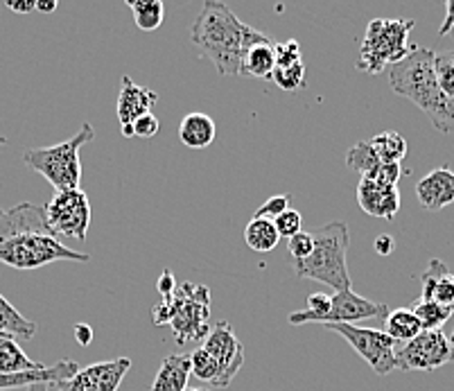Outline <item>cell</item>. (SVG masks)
<instances>
[{
    "instance_id": "cell-1",
    "label": "cell",
    "mask_w": 454,
    "mask_h": 391,
    "mask_svg": "<svg viewBox=\"0 0 454 391\" xmlns=\"http://www.w3.org/2000/svg\"><path fill=\"white\" fill-rule=\"evenodd\" d=\"M89 254L73 251L55 238L45 222L43 206L23 204L0 208V262L12 270L30 271L57 261L89 262Z\"/></svg>"
},
{
    "instance_id": "cell-2",
    "label": "cell",
    "mask_w": 454,
    "mask_h": 391,
    "mask_svg": "<svg viewBox=\"0 0 454 391\" xmlns=\"http://www.w3.org/2000/svg\"><path fill=\"white\" fill-rule=\"evenodd\" d=\"M190 39L200 55L208 59L220 75L233 77L240 75L242 59L249 48L270 41V36L242 23L238 14L224 3L206 0L190 27Z\"/></svg>"
},
{
    "instance_id": "cell-3",
    "label": "cell",
    "mask_w": 454,
    "mask_h": 391,
    "mask_svg": "<svg viewBox=\"0 0 454 391\" xmlns=\"http://www.w3.org/2000/svg\"><path fill=\"white\" fill-rule=\"evenodd\" d=\"M434 51L411 45L410 55L389 68L395 96L414 102L441 134H454V102L441 90L434 71Z\"/></svg>"
},
{
    "instance_id": "cell-4",
    "label": "cell",
    "mask_w": 454,
    "mask_h": 391,
    "mask_svg": "<svg viewBox=\"0 0 454 391\" xmlns=\"http://www.w3.org/2000/svg\"><path fill=\"white\" fill-rule=\"evenodd\" d=\"M315 236V249L303 261H294V271L299 278L319 281L333 287L334 292L350 290V274L346 254H348V226L344 222L321 226Z\"/></svg>"
},
{
    "instance_id": "cell-5",
    "label": "cell",
    "mask_w": 454,
    "mask_h": 391,
    "mask_svg": "<svg viewBox=\"0 0 454 391\" xmlns=\"http://www.w3.org/2000/svg\"><path fill=\"white\" fill-rule=\"evenodd\" d=\"M95 138V129L90 122H84L82 129L73 138L64 143H57L52 147H39V150H27L23 160L32 170L51 181L57 192L77 191L82 181V159L80 150L89 145Z\"/></svg>"
},
{
    "instance_id": "cell-6",
    "label": "cell",
    "mask_w": 454,
    "mask_h": 391,
    "mask_svg": "<svg viewBox=\"0 0 454 391\" xmlns=\"http://www.w3.org/2000/svg\"><path fill=\"white\" fill-rule=\"evenodd\" d=\"M416 23L407 19H373L366 27V35L360 45V61L357 68L378 75L385 68L403 61L410 55V32Z\"/></svg>"
},
{
    "instance_id": "cell-7",
    "label": "cell",
    "mask_w": 454,
    "mask_h": 391,
    "mask_svg": "<svg viewBox=\"0 0 454 391\" xmlns=\"http://www.w3.org/2000/svg\"><path fill=\"white\" fill-rule=\"evenodd\" d=\"M170 324L175 331L176 344L188 347L197 344L208 337V315H210V290L206 285H195V283H184L176 287L170 299Z\"/></svg>"
},
{
    "instance_id": "cell-8",
    "label": "cell",
    "mask_w": 454,
    "mask_h": 391,
    "mask_svg": "<svg viewBox=\"0 0 454 391\" xmlns=\"http://www.w3.org/2000/svg\"><path fill=\"white\" fill-rule=\"evenodd\" d=\"M43 211L45 222L57 240L61 242V238L77 242L86 240L90 226V204L82 188L55 192V197L43 206Z\"/></svg>"
},
{
    "instance_id": "cell-9",
    "label": "cell",
    "mask_w": 454,
    "mask_h": 391,
    "mask_svg": "<svg viewBox=\"0 0 454 391\" xmlns=\"http://www.w3.org/2000/svg\"><path fill=\"white\" fill-rule=\"evenodd\" d=\"M325 331L337 332L350 344L355 353H360L362 360L373 369L378 376H389L395 369V341L385 331L364 326H350V324H325Z\"/></svg>"
},
{
    "instance_id": "cell-10",
    "label": "cell",
    "mask_w": 454,
    "mask_h": 391,
    "mask_svg": "<svg viewBox=\"0 0 454 391\" xmlns=\"http://www.w3.org/2000/svg\"><path fill=\"white\" fill-rule=\"evenodd\" d=\"M454 362V348L443 331H423L395 351V369L403 371H434Z\"/></svg>"
},
{
    "instance_id": "cell-11",
    "label": "cell",
    "mask_w": 454,
    "mask_h": 391,
    "mask_svg": "<svg viewBox=\"0 0 454 391\" xmlns=\"http://www.w3.org/2000/svg\"><path fill=\"white\" fill-rule=\"evenodd\" d=\"M131 369L129 357H115V360L95 362L84 366L70 380L51 385L52 391H118L125 376Z\"/></svg>"
},
{
    "instance_id": "cell-12",
    "label": "cell",
    "mask_w": 454,
    "mask_h": 391,
    "mask_svg": "<svg viewBox=\"0 0 454 391\" xmlns=\"http://www.w3.org/2000/svg\"><path fill=\"white\" fill-rule=\"evenodd\" d=\"M204 348L208 356H213L217 360V364L222 366L224 378L229 382H233V378L238 376V371L245 364V347L240 344V340L235 337V331L231 324L226 321H217L213 326V331L208 332V337L204 340Z\"/></svg>"
},
{
    "instance_id": "cell-13",
    "label": "cell",
    "mask_w": 454,
    "mask_h": 391,
    "mask_svg": "<svg viewBox=\"0 0 454 391\" xmlns=\"http://www.w3.org/2000/svg\"><path fill=\"white\" fill-rule=\"evenodd\" d=\"M389 315V306L387 303H375L360 296L357 292L341 290L333 294V306L330 312L325 315V319L321 324H350L353 326L355 321L362 319H385Z\"/></svg>"
},
{
    "instance_id": "cell-14",
    "label": "cell",
    "mask_w": 454,
    "mask_h": 391,
    "mask_svg": "<svg viewBox=\"0 0 454 391\" xmlns=\"http://www.w3.org/2000/svg\"><path fill=\"white\" fill-rule=\"evenodd\" d=\"M357 204L369 215L394 220L395 213L400 211V191L398 186H387V184L362 176L357 184Z\"/></svg>"
},
{
    "instance_id": "cell-15",
    "label": "cell",
    "mask_w": 454,
    "mask_h": 391,
    "mask_svg": "<svg viewBox=\"0 0 454 391\" xmlns=\"http://www.w3.org/2000/svg\"><path fill=\"white\" fill-rule=\"evenodd\" d=\"M159 102V96L154 90L147 89V86H138L131 77H122V89L121 96H118V121H121V127H131L138 118L152 113V109Z\"/></svg>"
},
{
    "instance_id": "cell-16",
    "label": "cell",
    "mask_w": 454,
    "mask_h": 391,
    "mask_svg": "<svg viewBox=\"0 0 454 391\" xmlns=\"http://www.w3.org/2000/svg\"><path fill=\"white\" fill-rule=\"evenodd\" d=\"M80 371L75 360L55 362L52 366H43V369H36V371H20V373H0V389H26L32 385H55V382L70 380Z\"/></svg>"
},
{
    "instance_id": "cell-17",
    "label": "cell",
    "mask_w": 454,
    "mask_h": 391,
    "mask_svg": "<svg viewBox=\"0 0 454 391\" xmlns=\"http://www.w3.org/2000/svg\"><path fill=\"white\" fill-rule=\"evenodd\" d=\"M416 197L427 211H441L454 201V172L436 168L416 184Z\"/></svg>"
},
{
    "instance_id": "cell-18",
    "label": "cell",
    "mask_w": 454,
    "mask_h": 391,
    "mask_svg": "<svg viewBox=\"0 0 454 391\" xmlns=\"http://www.w3.org/2000/svg\"><path fill=\"white\" fill-rule=\"evenodd\" d=\"M420 299L454 310V274L443 261H429L425 271L420 274Z\"/></svg>"
},
{
    "instance_id": "cell-19",
    "label": "cell",
    "mask_w": 454,
    "mask_h": 391,
    "mask_svg": "<svg viewBox=\"0 0 454 391\" xmlns=\"http://www.w3.org/2000/svg\"><path fill=\"white\" fill-rule=\"evenodd\" d=\"M190 373H192L190 356H168L160 362L150 391H185Z\"/></svg>"
},
{
    "instance_id": "cell-20",
    "label": "cell",
    "mask_w": 454,
    "mask_h": 391,
    "mask_svg": "<svg viewBox=\"0 0 454 391\" xmlns=\"http://www.w3.org/2000/svg\"><path fill=\"white\" fill-rule=\"evenodd\" d=\"M217 127L206 113H188L179 125V138L190 150H204L215 141Z\"/></svg>"
},
{
    "instance_id": "cell-21",
    "label": "cell",
    "mask_w": 454,
    "mask_h": 391,
    "mask_svg": "<svg viewBox=\"0 0 454 391\" xmlns=\"http://www.w3.org/2000/svg\"><path fill=\"white\" fill-rule=\"evenodd\" d=\"M274 41H262L249 48V52L242 59L240 75L258 77V80H271L276 71V51Z\"/></svg>"
},
{
    "instance_id": "cell-22",
    "label": "cell",
    "mask_w": 454,
    "mask_h": 391,
    "mask_svg": "<svg viewBox=\"0 0 454 391\" xmlns=\"http://www.w3.org/2000/svg\"><path fill=\"white\" fill-rule=\"evenodd\" d=\"M36 335V321L26 319L5 296L0 294V337L32 340Z\"/></svg>"
},
{
    "instance_id": "cell-23",
    "label": "cell",
    "mask_w": 454,
    "mask_h": 391,
    "mask_svg": "<svg viewBox=\"0 0 454 391\" xmlns=\"http://www.w3.org/2000/svg\"><path fill=\"white\" fill-rule=\"evenodd\" d=\"M382 331L395 341V344H407L414 337H419L423 332L419 319L414 317V312L410 308H398V310H389V315L385 317V328Z\"/></svg>"
},
{
    "instance_id": "cell-24",
    "label": "cell",
    "mask_w": 454,
    "mask_h": 391,
    "mask_svg": "<svg viewBox=\"0 0 454 391\" xmlns=\"http://www.w3.org/2000/svg\"><path fill=\"white\" fill-rule=\"evenodd\" d=\"M43 366L45 364H41V362L30 360L14 337H0V373L36 371Z\"/></svg>"
},
{
    "instance_id": "cell-25",
    "label": "cell",
    "mask_w": 454,
    "mask_h": 391,
    "mask_svg": "<svg viewBox=\"0 0 454 391\" xmlns=\"http://www.w3.org/2000/svg\"><path fill=\"white\" fill-rule=\"evenodd\" d=\"M245 242L258 254H270L278 246L280 236L276 231V226L271 220L265 217H251L249 224L245 226Z\"/></svg>"
},
{
    "instance_id": "cell-26",
    "label": "cell",
    "mask_w": 454,
    "mask_h": 391,
    "mask_svg": "<svg viewBox=\"0 0 454 391\" xmlns=\"http://www.w3.org/2000/svg\"><path fill=\"white\" fill-rule=\"evenodd\" d=\"M190 362H192V373H195L197 380L206 382V385L210 387H217V389H226V387L231 385L224 378V371H222V366L217 364V360H215L213 356H208L201 347L197 348V351H192Z\"/></svg>"
},
{
    "instance_id": "cell-27",
    "label": "cell",
    "mask_w": 454,
    "mask_h": 391,
    "mask_svg": "<svg viewBox=\"0 0 454 391\" xmlns=\"http://www.w3.org/2000/svg\"><path fill=\"white\" fill-rule=\"evenodd\" d=\"M369 145L382 163H400L407 156V141L398 131H382L371 138Z\"/></svg>"
},
{
    "instance_id": "cell-28",
    "label": "cell",
    "mask_w": 454,
    "mask_h": 391,
    "mask_svg": "<svg viewBox=\"0 0 454 391\" xmlns=\"http://www.w3.org/2000/svg\"><path fill=\"white\" fill-rule=\"evenodd\" d=\"M127 5L134 12V23L138 30L154 32L163 26L165 5L160 0H129Z\"/></svg>"
},
{
    "instance_id": "cell-29",
    "label": "cell",
    "mask_w": 454,
    "mask_h": 391,
    "mask_svg": "<svg viewBox=\"0 0 454 391\" xmlns=\"http://www.w3.org/2000/svg\"><path fill=\"white\" fill-rule=\"evenodd\" d=\"M410 310L414 312V317L419 319L423 331H441V326H443L445 321L454 315V310H450V308L439 306V303L425 301V299H419Z\"/></svg>"
},
{
    "instance_id": "cell-30",
    "label": "cell",
    "mask_w": 454,
    "mask_h": 391,
    "mask_svg": "<svg viewBox=\"0 0 454 391\" xmlns=\"http://www.w3.org/2000/svg\"><path fill=\"white\" fill-rule=\"evenodd\" d=\"M346 163H348L350 170H357L362 176H373L378 172V168L382 166V160L375 156V152L371 150L369 141H362L357 145H353L346 154Z\"/></svg>"
},
{
    "instance_id": "cell-31",
    "label": "cell",
    "mask_w": 454,
    "mask_h": 391,
    "mask_svg": "<svg viewBox=\"0 0 454 391\" xmlns=\"http://www.w3.org/2000/svg\"><path fill=\"white\" fill-rule=\"evenodd\" d=\"M271 82H274L278 89L290 90V93L305 89V64L299 61V64L287 66V68H276L274 75H271Z\"/></svg>"
},
{
    "instance_id": "cell-32",
    "label": "cell",
    "mask_w": 454,
    "mask_h": 391,
    "mask_svg": "<svg viewBox=\"0 0 454 391\" xmlns=\"http://www.w3.org/2000/svg\"><path fill=\"white\" fill-rule=\"evenodd\" d=\"M434 71L439 80L441 90L454 102V51L436 52L434 55Z\"/></svg>"
},
{
    "instance_id": "cell-33",
    "label": "cell",
    "mask_w": 454,
    "mask_h": 391,
    "mask_svg": "<svg viewBox=\"0 0 454 391\" xmlns=\"http://www.w3.org/2000/svg\"><path fill=\"white\" fill-rule=\"evenodd\" d=\"M271 222H274L278 236L287 238V240L294 238L296 233L303 231V215H301L299 211H294V208H287V211L280 213V215Z\"/></svg>"
},
{
    "instance_id": "cell-34",
    "label": "cell",
    "mask_w": 454,
    "mask_h": 391,
    "mask_svg": "<svg viewBox=\"0 0 454 391\" xmlns=\"http://www.w3.org/2000/svg\"><path fill=\"white\" fill-rule=\"evenodd\" d=\"M276 51V68H287V66H294L299 61H303L301 55V43L296 39H287L283 43L274 45Z\"/></svg>"
},
{
    "instance_id": "cell-35",
    "label": "cell",
    "mask_w": 454,
    "mask_h": 391,
    "mask_svg": "<svg viewBox=\"0 0 454 391\" xmlns=\"http://www.w3.org/2000/svg\"><path fill=\"white\" fill-rule=\"evenodd\" d=\"M292 195L290 192H285V195H274L265 201V204L260 206L258 211L254 213V217H265V220H276L280 213H285L290 208Z\"/></svg>"
},
{
    "instance_id": "cell-36",
    "label": "cell",
    "mask_w": 454,
    "mask_h": 391,
    "mask_svg": "<svg viewBox=\"0 0 454 391\" xmlns=\"http://www.w3.org/2000/svg\"><path fill=\"white\" fill-rule=\"evenodd\" d=\"M287 249H290L292 261H303V258H308L309 254H312V249H315V236L309 231L296 233L294 238H290Z\"/></svg>"
},
{
    "instance_id": "cell-37",
    "label": "cell",
    "mask_w": 454,
    "mask_h": 391,
    "mask_svg": "<svg viewBox=\"0 0 454 391\" xmlns=\"http://www.w3.org/2000/svg\"><path fill=\"white\" fill-rule=\"evenodd\" d=\"M131 127H134V136H140V138H152V136L159 134L160 122L154 113H147V116L138 118Z\"/></svg>"
},
{
    "instance_id": "cell-38",
    "label": "cell",
    "mask_w": 454,
    "mask_h": 391,
    "mask_svg": "<svg viewBox=\"0 0 454 391\" xmlns=\"http://www.w3.org/2000/svg\"><path fill=\"white\" fill-rule=\"evenodd\" d=\"M156 290L163 299H170L172 294L176 292V281H175V274L170 270H163V274L159 276V281H156Z\"/></svg>"
},
{
    "instance_id": "cell-39",
    "label": "cell",
    "mask_w": 454,
    "mask_h": 391,
    "mask_svg": "<svg viewBox=\"0 0 454 391\" xmlns=\"http://www.w3.org/2000/svg\"><path fill=\"white\" fill-rule=\"evenodd\" d=\"M452 30H454V0H448V3H445V20H443V26L439 27V36L452 35Z\"/></svg>"
},
{
    "instance_id": "cell-40",
    "label": "cell",
    "mask_w": 454,
    "mask_h": 391,
    "mask_svg": "<svg viewBox=\"0 0 454 391\" xmlns=\"http://www.w3.org/2000/svg\"><path fill=\"white\" fill-rule=\"evenodd\" d=\"M394 249H395V242H394V238H391V236L382 233V236L375 238V251H378L380 256H389Z\"/></svg>"
},
{
    "instance_id": "cell-41",
    "label": "cell",
    "mask_w": 454,
    "mask_h": 391,
    "mask_svg": "<svg viewBox=\"0 0 454 391\" xmlns=\"http://www.w3.org/2000/svg\"><path fill=\"white\" fill-rule=\"evenodd\" d=\"M5 5H7V10L16 12V14H32V12H36L35 0H26V3H19V0H7Z\"/></svg>"
},
{
    "instance_id": "cell-42",
    "label": "cell",
    "mask_w": 454,
    "mask_h": 391,
    "mask_svg": "<svg viewBox=\"0 0 454 391\" xmlns=\"http://www.w3.org/2000/svg\"><path fill=\"white\" fill-rule=\"evenodd\" d=\"M75 340L77 344H82V347H89L90 341H93V328H90L89 324H77Z\"/></svg>"
},
{
    "instance_id": "cell-43",
    "label": "cell",
    "mask_w": 454,
    "mask_h": 391,
    "mask_svg": "<svg viewBox=\"0 0 454 391\" xmlns=\"http://www.w3.org/2000/svg\"><path fill=\"white\" fill-rule=\"evenodd\" d=\"M55 10L57 0H39V3H36V12H41V14H52Z\"/></svg>"
},
{
    "instance_id": "cell-44",
    "label": "cell",
    "mask_w": 454,
    "mask_h": 391,
    "mask_svg": "<svg viewBox=\"0 0 454 391\" xmlns=\"http://www.w3.org/2000/svg\"><path fill=\"white\" fill-rule=\"evenodd\" d=\"M23 391H51V385H43V382H41V385L26 387V389H23Z\"/></svg>"
},
{
    "instance_id": "cell-45",
    "label": "cell",
    "mask_w": 454,
    "mask_h": 391,
    "mask_svg": "<svg viewBox=\"0 0 454 391\" xmlns=\"http://www.w3.org/2000/svg\"><path fill=\"white\" fill-rule=\"evenodd\" d=\"M448 340H450V347L454 348V328H452V332H450V335H448Z\"/></svg>"
},
{
    "instance_id": "cell-46",
    "label": "cell",
    "mask_w": 454,
    "mask_h": 391,
    "mask_svg": "<svg viewBox=\"0 0 454 391\" xmlns=\"http://www.w3.org/2000/svg\"><path fill=\"white\" fill-rule=\"evenodd\" d=\"M0 145H7V138H5V136H0Z\"/></svg>"
},
{
    "instance_id": "cell-47",
    "label": "cell",
    "mask_w": 454,
    "mask_h": 391,
    "mask_svg": "<svg viewBox=\"0 0 454 391\" xmlns=\"http://www.w3.org/2000/svg\"><path fill=\"white\" fill-rule=\"evenodd\" d=\"M185 391H213V389H185Z\"/></svg>"
},
{
    "instance_id": "cell-48",
    "label": "cell",
    "mask_w": 454,
    "mask_h": 391,
    "mask_svg": "<svg viewBox=\"0 0 454 391\" xmlns=\"http://www.w3.org/2000/svg\"><path fill=\"white\" fill-rule=\"evenodd\" d=\"M452 32H454V30H452Z\"/></svg>"
}]
</instances>
